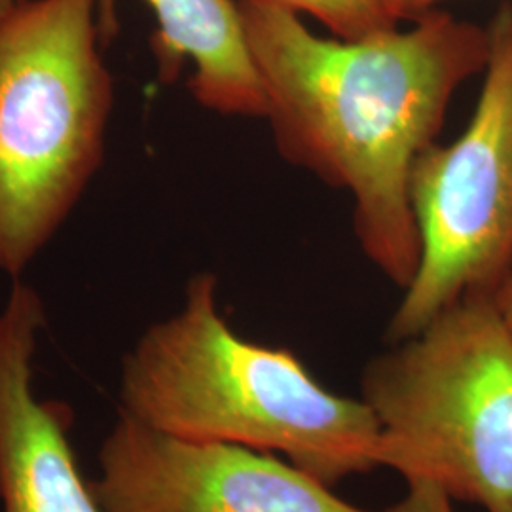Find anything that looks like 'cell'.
Here are the masks:
<instances>
[{
	"instance_id": "cell-6",
	"label": "cell",
	"mask_w": 512,
	"mask_h": 512,
	"mask_svg": "<svg viewBox=\"0 0 512 512\" xmlns=\"http://www.w3.org/2000/svg\"><path fill=\"white\" fill-rule=\"evenodd\" d=\"M90 480L105 512H370L289 461L173 437L116 410Z\"/></svg>"
},
{
	"instance_id": "cell-11",
	"label": "cell",
	"mask_w": 512,
	"mask_h": 512,
	"mask_svg": "<svg viewBox=\"0 0 512 512\" xmlns=\"http://www.w3.org/2000/svg\"><path fill=\"white\" fill-rule=\"evenodd\" d=\"M492 298H494L495 308L499 311L501 319L505 321L507 329L511 330L512 334V268L507 277L501 281V285L495 289Z\"/></svg>"
},
{
	"instance_id": "cell-5",
	"label": "cell",
	"mask_w": 512,
	"mask_h": 512,
	"mask_svg": "<svg viewBox=\"0 0 512 512\" xmlns=\"http://www.w3.org/2000/svg\"><path fill=\"white\" fill-rule=\"evenodd\" d=\"M490 55L475 112L448 145L433 143L410 175L418 272L393 311L385 342L418 334L440 311L494 294L512 268V2L488 25Z\"/></svg>"
},
{
	"instance_id": "cell-10",
	"label": "cell",
	"mask_w": 512,
	"mask_h": 512,
	"mask_svg": "<svg viewBox=\"0 0 512 512\" xmlns=\"http://www.w3.org/2000/svg\"><path fill=\"white\" fill-rule=\"evenodd\" d=\"M376 512H456L454 503L431 484H410L403 499Z\"/></svg>"
},
{
	"instance_id": "cell-3",
	"label": "cell",
	"mask_w": 512,
	"mask_h": 512,
	"mask_svg": "<svg viewBox=\"0 0 512 512\" xmlns=\"http://www.w3.org/2000/svg\"><path fill=\"white\" fill-rule=\"evenodd\" d=\"M97 0H23L0 18V272L21 279L103 164L112 76Z\"/></svg>"
},
{
	"instance_id": "cell-12",
	"label": "cell",
	"mask_w": 512,
	"mask_h": 512,
	"mask_svg": "<svg viewBox=\"0 0 512 512\" xmlns=\"http://www.w3.org/2000/svg\"><path fill=\"white\" fill-rule=\"evenodd\" d=\"M440 0H393L395 10L403 19L420 18L421 14L435 8Z\"/></svg>"
},
{
	"instance_id": "cell-7",
	"label": "cell",
	"mask_w": 512,
	"mask_h": 512,
	"mask_svg": "<svg viewBox=\"0 0 512 512\" xmlns=\"http://www.w3.org/2000/svg\"><path fill=\"white\" fill-rule=\"evenodd\" d=\"M46 306L23 279L0 310V509L2 512H105L73 444L71 404L35 391L38 336Z\"/></svg>"
},
{
	"instance_id": "cell-1",
	"label": "cell",
	"mask_w": 512,
	"mask_h": 512,
	"mask_svg": "<svg viewBox=\"0 0 512 512\" xmlns=\"http://www.w3.org/2000/svg\"><path fill=\"white\" fill-rule=\"evenodd\" d=\"M238 4L277 152L348 192L363 255L404 291L421 258L412 167L437 143L452 97L484 73L488 27L431 8L412 29L344 40L277 4Z\"/></svg>"
},
{
	"instance_id": "cell-9",
	"label": "cell",
	"mask_w": 512,
	"mask_h": 512,
	"mask_svg": "<svg viewBox=\"0 0 512 512\" xmlns=\"http://www.w3.org/2000/svg\"><path fill=\"white\" fill-rule=\"evenodd\" d=\"M321 21L332 37L359 40L397 29L403 18L393 0H264Z\"/></svg>"
},
{
	"instance_id": "cell-4",
	"label": "cell",
	"mask_w": 512,
	"mask_h": 512,
	"mask_svg": "<svg viewBox=\"0 0 512 512\" xmlns=\"http://www.w3.org/2000/svg\"><path fill=\"white\" fill-rule=\"evenodd\" d=\"M361 401L378 467L452 503L512 512V334L492 294L467 296L374 355Z\"/></svg>"
},
{
	"instance_id": "cell-8",
	"label": "cell",
	"mask_w": 512,
	"mask_h": 512,
	"mask_svg": "<svg viewBox=\"0 0 512 512\" xmlns=\"http://www.w3.org/2000/svg\"><path fill=\"white\" fill-rule=\"evenodd\" d=\"M156 18L150 46L162 84H173L184 63L188 88L203 109L220 116L266 118L268 99L251 54L238 0H145ZM97 23L107 46L118 35L116 0H97Z\"/></svg>"
},
{
	"instance_id": "cell-2",
	"label": "cell",
	"mask_w": 512,
	"mask_h": 512,
	"mask_svg": "<svg viewBox=\"0 0 512 512\" xmlns=\"http://www.w3.org/2000/svg\"><path fill=\"white\" fill-rule=\"evenodd\" d=\"M116 410L179 439L283 456L332 490L380 469L370 408L319 384L293 349L239 336L211 272L194 275L183 306L124 355Z\"/></svg>"
},
{
	"instance_id": "cell-13",
	"label": "cell",
	"mask_w": 512,
	"mask_h": 512,
	"mask_svg": "<svg viewBox=\"0 0 512 512\" xmlns=\"http://www.w3.org/2000/svg\"><path fill=\"white\" fill-rule=\"evenodd\" d=\"M21 2H23V0H0V18H2L4 14H8L12 8H16Z\"/></svg>"
}]
</instances>
